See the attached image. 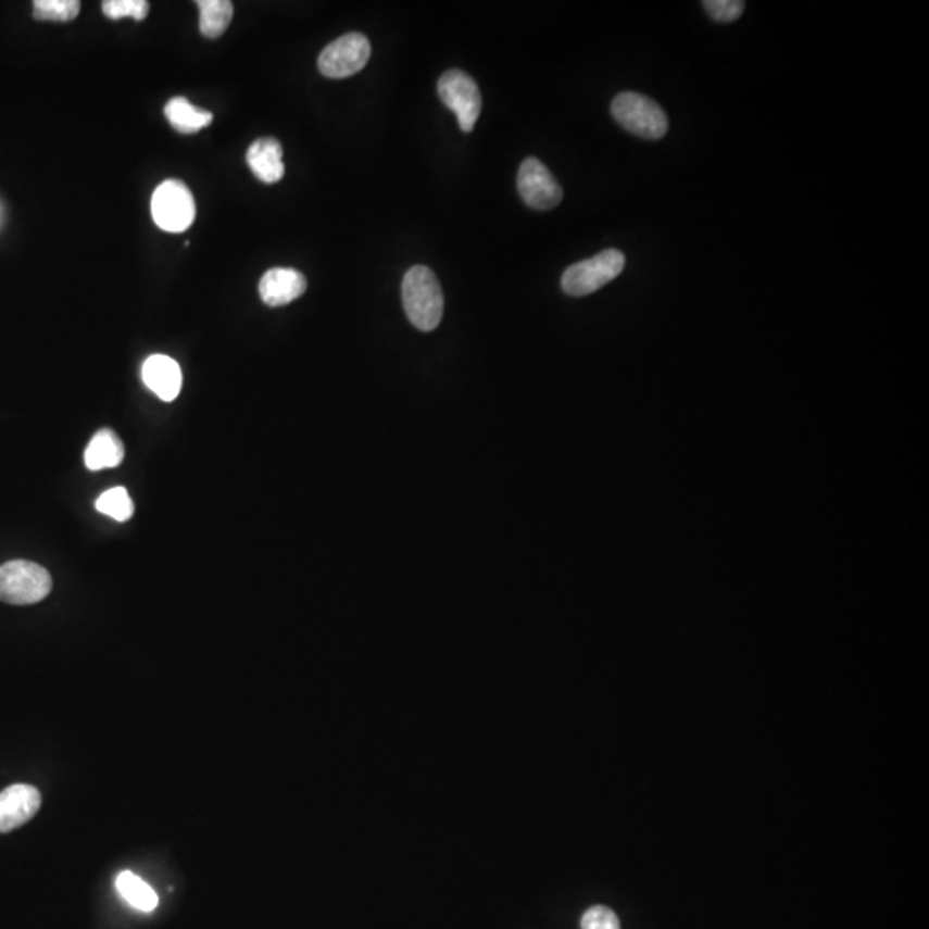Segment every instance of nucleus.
Instances as JSON below:
<instances>
[{
	"label": "nucleus",
	"instance_id": "6e6552de",
	"mask_svg": "<svg viewBox=\"0 0 929 929\" xmlns=\"http://www.w3.org/2000/svg\"><path fill=\"white\" fill-rule=\"evenodd\" d=\"M516 185L524 202L536 211H551L562 202V186L539 159L522 162Z\"/></svg>",
	"mask_w": 929,
	"mask_h": 929
},
{
	"label": "nucleus",
	"instance_id": "a211bd4d",
	"mask_svg": "<svg viewBox=\"0 0 929 929\" xmlns=\"http://www.w3.org/2000/svg\"><path fill=\"white\" fill-rule=\"evenodd\" d=\"M78 0H37L34 2V16L38 21H58L67 23L79 14Z\"/></svg>",
	"mask_w": 929,
	"mask_h": 929
},
{
	"label": "nucleus",
	"instance_id": "9b49d317",
	"mask_svg": "<svg viewBox=\"0 0 929 929\" xmlns=\"http://www.w3.org/2000/svg\"><path fill=\"white\" fill-rule=\"evenodd\" d=\"M143 382L161 400L174 401L183 386V374L178 362L165 355H152L145 360Z\"/></svg>",
	"mask_w": 929,
	"mask_h": 929
},
{
	"label": "nucleus",
	"instance_id": "ddd939ff",
	"mask_svg": "<svg viewBox=\"0 0 929 929\" xmlns=\"http://www.w3.org/2000/svg\"><path fill=\"white\" fill-rule=\"evenodd\" d=\"M123 441L112 430L103 429L93 436L85 451V465L88 470L114 468L123 462Z\"/></svg>",
	"mask_w": 929,
	"mask_h": 929
},
{
	"label": "nucleus",
	"instance_id": "6ab92c4d",
	"mask_svg": "<svg viewBox=\"0 0 929 929\" xmlns=\"http://www.w3.org/2000/svg\"><path fill=\"white\" fill-rule=\"evenodd\" d=\"M149 8L147 0H105L102 4V13L114 21L123 17L143 21L149 14Z\"/></svg>",
	"mask_w": 929,
	"mask_h": 929
},
{
	"label": "nucleus",
	"instance_id": "4468645a",
	"mask_svg": "<svg viewBox=\"0 0 929 929\" xmlns=\"http://www.w3.org/2000/svg\"><path fill=\"white\" fill-rule=\"evenodd\" d=\"M165 117L176 131L197 133L206 128L214 116L205 109L194 108L185 97H174L164 109Z\"/></svg>",
	"mask_w": 929,
	"mask_h": 929
},
{
	"label": "nucleus",
	"instance_id": "1a4fd4ad",
	"mask_svg": "<svg viewBox=\"0 0 929 929\" xmlns=\"http://www.w3.org/2000/svg\"><path fill=\"white\" fill-rule=\"evenodd\" d=\"M41 795L32 784H11L0 792V833H9L37 816Z\"/></svg>",
	"mask_w": 929,
	"mask_h": 929
},
{
	"label": "nucleus",
	"instance_id": "f257e3e1",
	"mask_svg": "<svg viewBox=\"0 0 929 929\" xmlns=\"http://www.w3.org/2000/svg\"><path fill=\"white\" fill-rule=\"evenodd\" d=\"M406 317L417 329H436L444 312V294L438 277L426 265H415L403 277L401 286Z\"/></svg>",
	"mask_w": 929,
	"mask_h": 929
},
{
	"label": "nucleus",
	"instance_id": "9d476101",
	"mask_svg": "<svg viewBox=\"0 0 929 929\" xmlns=\"http://www.w3.org/2000/svg\"><path fill=\"white\" fill-rule=\"evenodd\" d=\"M306 291V279L297 268H268L259 283L262 302L268 306H283L294 302Z\"/></svg>",
	"mask_w": 929,
	"mask_h": 929
},
{
	"label": "nucleus",
	"instance_id": "412c9836",
	"mask_svg": "<svg viewBox=\"0 0 929 929\" xmlns=\"http://www.w3.org/2000/svg\"><path fill=\"white\" fill-rule=\"evenodd\" d=\"M582 929H622L618 917L612 908L595 905L582 916Z\"/></svg>",
	"mask_w": 929,
	"mask_h": 929
},
{
	"label": "nucleus",
	"instance_id": "dca6fc26",
	"mask_svg": "<svg viewBox=\"0 0 929 929\" xmlns=\"http://www.w3.org/2000/svg\"><path fill=\"white\" fill-rule=\"evenodd\" d=\"M116 888L124 901L128 902L133 907L138 908V911L152 913L153 908L159 905L158 893L153 892L150 884L145 883L141 878L133 875L131 871H124L117 876Z\"/></svg>",
	"mask_w": 929,
	"mask_h": 929
},
{
	"label": "nucleus",
	"instance_id": "2eb2a0df",
	"mask_svg": "<svg viewBox=\"0 0 929 929\" xmlns=\"http://www.w3.org/2000/svg\"><path fill=\"white\" fill-rule=\"evenodd\" d=\"M200 32L206 38H219L231 25L233 2L229 0H200Z\"/></svg>",
	"mask_w": 929,
	"mask_h": 929
},
{
	"label": "nucleus",
	"instance_id": "0eeeda50",
	"mask_svg": "<svg viewBox=\"0 0 929 929\" xmlns=\"http://www.w3.org/2000/svg\"><path fill=\"white\" fill-rule=\"evenodd\" d=\"M371 41L362 34H347L318 55V71L327 78L343 79L364 70L371 59Z\"/></svg>",
	"mask_w": 929,
	"mask_h": 929
},
{
	"label": "nucleus",
	"instance_id": "39448f33",
	"mask_svg": "<svg viewBox=\"0 0 929 929\" xmlns=\"http://www.w3.org/2000/svg\"><path fill=\"white\" fill-rule=\"evenodd\" d=\"M194 212L193 194L185 183L170 179L153 191L152 217L164 231H186L194 221Z\"/></svg>",
	"mask_w": 929,
	"mask_h": 929
},
{
	"label": "nucleus",
	"instance_id": "423d86ee",
	"mask_svg": "<svg viewBox=\"0 0 929 929\" xmlns=\"http://www.w3.org/2000/svg\"><path fill=\"white\" fill-rule=\"evenodd\" d=\"M438 93L442 103L459 117L462 131L470 133L482 111V97L474 78L460 70L447 71L439 79Z\"/></svg>",
	"mask_w": 929,
	"mask_h": 929
},
{
	"label": "nucleus",
	"instance_id": "7ed1b4c3",
	"mask_svg": "<svg viewBox=\"0 0 929 929\" xmlns=\"http://www.w3.org/2000/svg\"><path fill=\"white\" fill-rule=\"evenodd\" d=\"M612 114L627 131L645 140H660L668 133V117L660 103L637 91H624L616 96Z\"/></svg>",
	"mask_w": 929,
	"mask_h": 929
},
{
	"label": "nucleus",
	"instance_id": "f03ea898",
	"mask_svg": "<svg viewBox=\"0 0 929 929\" xmlns=\"http://www.w3.org/2000/svg\"><path fill=\"white\" fill-rule=\"evenodd\" d=\"M52 591V577L37 563L14 560L0 566V601L16 606L37 604Z\"/></svg>",
	"mask_w": 929,
	"mask_h": 929
},
{
	"label": "nucleus",
	"instance_id": "20e7f679",
	"mask_svg": "<svg viewBox=\"0 0 929 929\" xmlns=\"http://www.w3.org/2000/svg\"><path fill=\"white\" fill-rule=\"evenodd\" d=\"M624 268V253L610 248L566 268L562 277L563 291L570 297H587L616 279Z\"/></svg>",
	"mask_w": 929,
	"mask_h": 929
},
{
	"label": "nucleus",
	"instance_id": "f3484780",
	"mask_svg": "<svg viewBox=\"0 0 929 929\" xmlns=\"http://www.w3.org/2000/svg\"><path fill=\"white\" fill-rule=\"evenodd\" d=\"M96 509L114 520L126 522L135 513V504L124 488L109 489L97 500Z\"/></svg>",
	"mask_w": 929,
	"mask_h": 929
},
{
	"label": "nucleus",
	"instance_id": "aec40b11",
	"mask_svg": "<svg viewBox=\"0 0 929 929\" xmlns=\"http://www.w3.org/2000/svg\"><path fill=\"white\" fill-rule=\"evenodd\" d=\"M707 14L719 23H731L742 16L745 2L742 0H704L702 2Z\"/></svg>",
	"mask_w": 929,
	"mask_h": 929
},
{
	"label": "nucleus",
	"instance_id": "4be33fe9",
	"mask_svg": "<svg viewBox=\"0 0 929 929\" xmlns=\"http://www.w3.org/2000/svg\"><path fill=\"white\" fill-rule=\"evenodd\" d=\"M4 219H5L4 205H2V202H0V227L4 226Z\"/></svg>",
	"mask_w": 929,
	"mask_h": 929
},
{
	"label": "nucleus",
	"instance_id": "f8f14e48",
	"mask_svg": "<svg viewBox=\"0 0 929 929\" xmlns=\"http://www.w3.org/2000/svg\"><path fill=\"white\" fill-rule=\"evenodd\" d=\"M247 164L256 179L265 185L281 181L285 176L283 162V145L276 138H261L253 141L247 152Z\"/></svg>",
	"mask_w": 929,
	"mask_h": 929
}]
</instances>
